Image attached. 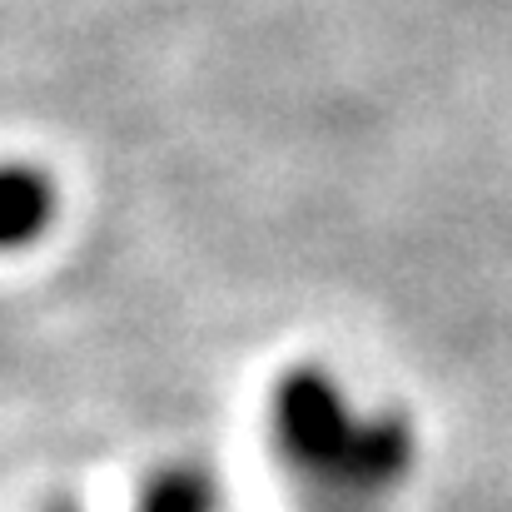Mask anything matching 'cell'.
Returning a JSON list of instances; mask_svg holds the SVG:
<instances>
[{
  "instance_id": "cell-1",
  "label": "cell",
  "mask_w": 512,
  "mask_h": 512,
  "mask_svg": "<svg viewBox=\"0 0 512 512\" xmlns=\"http://www.w3.org/2000/svg\"><path fill=\"white\" fill-rule=\"evenodd\" d=\"M269 443L304 512H388L418 463L403 408H358L319 363H294L269 393Z\"/></svg>"
},
{
  "instance_id": "cell-2",
  "label": "cell",
  "mask_w": 512,
  "mask_h": 512,
  "mask_svg": "<svg viewBox=\"0 0 512 512\" xmlns=\"http://www.w3.org/2000/svg\"><path fill=\"white\" fill-rule=\"evenodd\" d=\"M55 179L40 170V165H0V254H15L25 244H35L50 219H55Z\"/></svg>"
},
{
  "instance_id": "cell-3",
  "label": "cell",
  "mask_w": 512,
  "mask_h": 512,
  "mask_svg": "<svg viewBox=\"0 0 512 512\" xmlns=\"http://www.w3.org/2000/svg\"><path fill=\"white\" fill-rule=\"evenodd\" d=\"M130 512H224V488H219V473L209 463H194V458H179L165 463L135 498Z\"/></svg>"
},
{
  "instance_id": "cell-4",
  "label": "cell",
  "mask_w": 512,
  "mask_h": 512,
  "mask_svg": "<svg viewBox=\"0 0 512 512\" xmlns=\"http://www.w3.org/2000/svg\"><path fill=\"white\" fill-rule=\"evenodd\" d=\"M50 512H80V508H70V503H55V508H50Z\"/></svg>"
}]
</instances>
